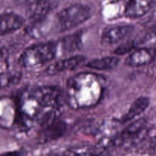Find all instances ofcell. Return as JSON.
Here are the masks:
<instances>
[{"mask_svg":"<svg viewBox=\"0 0 156 156\" xmlns=\"http://www.w3.org/2000/svg\"><path fill=\"white\" fill-rule=\"evenodd\" d=\"M73 156H98L97 154L91 152H80V153L73 154Z\"/></svg>","mask_w":156,"mask_h":156,"instance_id":"obj_19","label":"cell"},{"mask_svg":"<svg viewBox=\"0 0 156 156\" xmlns=\"http://www.w3.org/2000/svg\"><path fill=\"white\" fill-rule=\"evenodd\" d=\"M48 156H73V155H72V152H53L49 154Z\"/></svg>","mask_w":156,"mask_h":156,"instance_id":"obj_18","label":"cell"},{"mask_svg":"<svg viewBox=\"0 0 156 156\" xmlns=\"http://www.w3.org/2000/svg\"><path fill=\"white\" fill-rule=\"evenodd\" d=\"M118 62L119 59L116 56H106L90 61L86 64V66L95 70H109L114 68Z\"/></svg>","mask_w":156,"mask_h":156,"instance_id":"obj_13","label":"cell"},{"mask_svg":"<svg viewBox=\"0 0 156 156\" xmlns=\"http://www.w3.org/2000/svg\"><path fill=\"white\" fill-rule=\"evenodd\" d=\"M57 50L58 43L53 41L33 44L20 55L18 64L27 69L43 66L55 59Z\"/></svg>","mask_w":156,"mask_h":156,"instance_id":"obj_2","label":"cell"},{"mask_svg":"<svg viewBox=\"0 0 156 156\" xmlns=\"http://www.w3.org/2000/svg\"><path fill=\"white\" fill-rule=\"evenodd\" d=\"M91 9L84 4H73L62 9L56 15L62 31L71 30L85 23L91 18Z\"/></svg>","mask_w":156,"mask_h":156,"instance_id":"obj_3","label":"cell"},{"mask_svg":"<svg viewBox=\"0 0 156 156\" xmlns=\"http://www.w3.org/2000/svg\"><path fill=\"white\" fill-rule=\"evenodd\" d=\"M50 9V0H31L27 5L26 15L32 23H38L47 16Z\"/></svg>","mask_w":156,"mask_h":156,"instance_id":"obj_9","label":"cell"},{"mask_svg":"<svg viewBox=\"0 0 156 156\" xmlns=\"http://www.w3.org/2000/svg\"><path fill=\"white\" fill-rule=\"evenodd\" d=\"M149 104H150V100L149 98L140 97L137 98L136 100L133 102L126 114H125L120 119V122L121 123H126L133 120L136 117L143 114L147 109Z\"/></svg>","mask_w":156,"mask_h":156,"instance_id":"obj_12","label":"cell"},{"mask_svg":"<svg viewBox=\"0 0 156 156\" xmlns=\"http://www.w3.org/2000/svg\"><path fill=\"white\" fill-rule=\"evenodd\" d=\"M101 84L98 76L91 73L74 76L67 84V102L76 109L94 106L101 96Z\"/></svg>","mask_w":156,"mask_h":156,"instance_id":"obj_1","label":"cell"},{"mask_svg":"<svg viewBox=\"0 0 156 156\" xmlns=\"http://www.w3.org/2000/svg\"><path fill=\"white\" fill-rule=\"evenodd\" d=\"M24 24V18L15 12L0 14V36H5L17 31Z\"/></svg>","mask_w":156,"mask_h":156,"instance_id":"obj_10","label":"cell"},{"mask_svg":"<svg viewBox=\"0 0 156 156\" xmlns=\"http://www.w3.org/2000/svg\"><path fill=\"white\" fill-rule=\"evenodd\" d=\"M85 59L86 58L84 56L76 55V56H70L62 60L56 61L50 64L47 67V69L45 70V73L48 76H54V75L59 74L63 72L76 69L81 64L85 62Z\"/></svg>","mask_w":156,"mask_h":156,"instance_id":"obj_8","label":"cell"},{"mask_svg":"<svg viewBox=\"0 0 156 156\" xmlns=\"http://www.w3.org/2000/svg\"><path fill=\"white\" fill-rule=\"evenodd\" d=\"M156 4V0H128L124 9L125 16L131 19L140 18L149 13Z\"/></svg>","mask_w":156,"mask_h":156,"instance_id":"obj_7","label":"cell"},{"mask_svg":"<svg viewBox=\"0 0 156 156\" xmlns=\"http://www.w3.org/2000/svg\"><path fill=\"white\" fill-rule=\"evenodd\" d=\"M155 56H156V51H155Z\"/></svg>","mask_w":156,"mask_h":156,"instance_id":"obj_22","label":"cell"},{"mask_svg":"<svg viewBox=\"0 0 156 156\" xmlns=\"http://www.w3.org/2000/svg\"><path fill=\"white\" fill-rule=\"evenodd\" d=\"M136 44L135 41H128V42H126L124 43V44H121L120 46H119V47L114 50V53L117 55L126 54V53H131V52L136 48Z\"/></svg>","mask_w":156,"mask_h":156,"instance_id":"obj_16","label":"cell"},{"mask_svg":"<svg viewBox=\"0 0 156 156\" xmlns=\"http://www.w3.org/2000/svg\"><path fill=\"white\" fill-rule=\"evenodd\" d=\"M146 126V120L145 119H139L129 125L120 136L113 140L115 147H120L129 142L135 141L140 137Z\"/></svg>","mask_w":156,"mask_h":156,"instance_id":"obj_4","label":"cell"},{"mask_svg":"<svg viewBox=\"0 0 156 156\" xmlns=\"http://www.w3.org/2000/svg\"><path fill=\"white\" fill-rule=\"evenodd\" d=\"M21 80V75L13 72L0 73V90L17 85Z\"/></svg>","mask_w":156,"mask_h":156,"instance_id":"obj_14","label":"cell"},{"mask_svg":"<svg viewBox=\"0 0 156 156\" xmlns=\"http://www.w3.org/2000/svg\"><path fill=\"white\" fill-rule=\"evenodd\" d=\"M155 36H156V26L154 27L152 30H150V31L147 34V36L146 37H147L148 39H149V38H152Z\"/></svg>","mask_w":156,"mask_h":156,"instance_id":"obj_20","label":"cell"},{"mask_svg":"<svg viewBox=\"0 0 156 156\" xmlns=\"http://www.w3.org/2000/svg\"><path fill=\"white\" fill-rule=\"evenodd\" d=\"M153 59V53L150 49L140 48L133 50L125 59V65L140 67L150 63Z\"/></svg>","mask_w":156,"mask_h":156,"instance_id":"obj_11","label":"cell"},{"mask_svg":"<svg viewBox=\"0 0 156 156\" xmlns=\"http://www.w3.org/2000/svg\"><path fill=\"white\" fill-rule=\"evenodd\" d=\"M23 152L21 151H13V152H5V153L0 154V156H22Z\"/></svg>","mask_w":156,"mask_h":156,"instance_id":"obj_17","label":"cell"},{"mask_svg":"<svg viewBox=\"0 0 156 156\" xmlns=\"http://www.w3.org/2000/svg\"><path fill=\"white\" fill-rule=\"evenodd\" d=\"M151 148L154 152H156V136H154L151 140Z\"/></svg>","mask_w":156,"mask_h":156,"instance_id":"obj_21","label":"cell"},{"mask_svg":"<svg viewBox=\"0 0 156 156\" xmlns=\"http://www.w3.org/2000/svg\"><path fill=\"white\" fill-rule=\"evenodd\" d=\"M66 123L59 118L53 120L47 126L41 127L38 134V140L41 143H47L55 141L63 136L66 130Z\"/></svg>","mask_w":156,"mask_h":156,"instance_id":"obj_6","label":"cell"},{"mask_svg":"<svg viewBox=\"0 0 156 156\" xmlns=\"http://www.w3.org/2000/svg\"><path fill=\"white\" fill-rule=\"evenodd\" d=\"M133 27L130 25H112L106 27L101 34V41L104 45H114L123 41L130 34Z\"/></svg>","mask_w":156,"mask_h":156,"instance_id":"obj_5","label":"cell"},{"mask_svg":"<svg viewBox=\"0 0 156 156\" xmlns=\"http://www.w3.org/2000/svg\"><path fill=\"white\" fill-rule=\"evenodd\" d=\"M79 43H80V39L78 35H71L65 37L61 41L62 49L66 52H73L77 50Z\"/></svg>","mask_w":156,"mask_h":156,"instance_id":"obj_15","label":"cell"}]
</instances>
